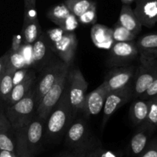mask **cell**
I'll return each instance as SVG.
<instances>
[{"label":"cell","mask_w":157,"mask_h":157,"mask_svg":"<svg viewBox=\"0 0 157 157\" xmlns=\"http://www.w3.org/2000/svg\"><path fill=\"white\" fill-rule=\"evenodd\" d=\"M72 115H74V111L69 102L67 88H65L59 101L46 120V134L48 136L55 139L62 135L68 127Z\"/></svg>","instance_id":"6da1fadb"},{"label":"cell","mask_w":157,"mask_h":157,"mask_svg":"<svg viewBox=\"0 0 157 157\" xmlns=\"http://www.w3.org/2000/svg\"><path fill=\"white\" fill-rule=\"evenodd\" d=\"M35 109V92L32 88L21 99L12 106H7L5 114L14 130L16 131L25 127L30 123Z\"/></svg>","instance_id":"7a4b0ae2"},{"label":"cell","mask_w":157,"mask_h":157,"mask_svg":"<svg viewBox=\"0 0 157 157\" xmlns=\"http://www.w3.org/2000/svg\"><path fill=\"white\" fill-rule=\"evenodd\" d=\"M140 64L135 72L133 98L138 99L153 83L157 76V58L140 54Z\"/></svg>","instance_id":"3957f363"},{"label":"cell","mask_w":157,"mask_h":157,"mask_svg":"<svg viewBox=\"0 0 157 157\" xmlns=\"http://www.w3.org/2000/svg\"><path fill=\"white\" fill-rule=\"evenodd\" d=\"M71 67V65L65 63L55 84L44 95L41 101L40 102L39 105L37 106V115L45 122L55 105L59 101L61 95L65 89L66 85H67V75H68Z\"/></svg>","instance_id":"277c9868"},{"label":"cell","mask_w":157,"mask_h":157,"mask_svg":"<svg viewBox=\"0 0 157 157\" xmlns=\"http://www.w3.org/2000/svg\"><path fill=\"white\" fill-rule=\"evenodd\" d=\"M88 83L82 72L78 68L69 70L67 75V88L70 104L74 111V115L84 107V100L87 95Z\"/></svg>","instance_id":"5b68a950"},{"label":"cell","mask_w":157,"mask_h":157,"mask_svg":"<svg viewBox=\"0 0 157 157\" xmlns=\"http://www.w3.org/2000/svg\"><path fill=\"white\" fill-rule=\"evenodd\" d=\"M110 50L107 65L110 68L127 66L139 55L134 41L116 42Z\"/></svg>","instance_id":"8992f818"},{"label":"cell","mask_w":157,"mask_h":157,"mask_svg":"<svg viewBox=\"0 0 157 157\" xmlns=\"http://www.w3.org/2000/svg\"><path fill=\"white\" fill-rule=\"evenodd\" d=\"M64 65L65 63L61 60H56L43 69L34 89L36 108L44 95L55 84Z\"/></svg>","instance_id":"52a82bcc"},{"label":"cell","mask_w":157,"mask_h":157,"mask_svg":"<svg viewBox=\"0 0 157 157\" xmlns=\"http://www.w3.org/2000/svg\"><path fill=\"white\" fill-rule=\"evenodd\" d=\"M133 98V83H130L126 87L118 90L109 92L106 96L103 108L102 129L110 117L130 99Z\"/></svg>","instance_id":"ba28073f"},{"label":"cell","mask_w":157,"mask_h":157,"mask_svg":"<svg viewBox=\"0 0 157 157\" xmlns=\"http://www.w3.org/2000/svg\"><path fill=\"white\" fill-rule=\"evenodd\" d=\"M86 123L79 119L71 123L66 131V143L73 151L84 150L96 144V142L87 137Z\"/></svg>","instance_id":"9c48e42d"},{"label":"cell","mask_w":157,"mask_h":157,"mask_svg":"<svg viewBox=\"0 0 157 157\" xmlns=\"http://www.w3.org/2000/svg\"><path fill=\"white\" fill-rule=\"evenodd\" d=\"M135 72V67L132 65L112 68L103 83L108 92L118 90L132 83L131 81L134 77Z\"/></svg>","instance_id":"30bf717a"},{"label":"cell","mask_w":157,"mask_h":157,"mask_svg":"<svg viewBox=\"0 0 157 157\" xmlns=\"http://www.w3.org/2000/svg\"><path fill=\"white\" fill-rule=\"evenodd\" d=\"M21 35L23 43L27 45L33 44L41 35L36 6H24V19Z\"/></svg>","instance_id":"8fae6325"},{"label":"cell","mask_w":157,"mask_h":157,"mask_svg":"<svg viewBox=\"0 0 157 157\" xmlns=\"http://www.w3.org/2000/svg\"><path fill=\"white\" fill-rule=\"evenodd\" d=\"M47 17L64 32H74L79 25L77 17L71 13L64 2L51 8L47 12Z\"/></svg>","instance_id":"7c38bea8"},{"label":"cell","mask_w":157,"mask_h":157,"mask_svg":"<svg viewBox=\"0 0 157 157\" xmlns=\"http://www.w3.org/2000/svg\"><path fill=\"white\" fill-rule=\"evenodd\" d=\"M78 42L74 32H64L61 38L54 43V49L59 58L66 64L71 65L76 53Z\"/></svg>","instance_id":"4fadbf2b"},{"label":"cell","mask_w":157,"mask_h":157,"mask_svg":"<svg viewBox=\"0 0 157 157\" xmlns=\"http://www.w3.org/2000/svg\"><path fill=\"white\" fill-rule=\"evenodd\" d=\"M133 9L142 26L152 28L157 23V0H135Z\"/></svg>","instance_id":"5bb4252c"},{"label":"cell","mask_w":157,"mask_h":157,"mask_svg":"<svg viewBox=\"0 0 157 157\" xmlns=\"http://www.w3.org/2000/svg\"><path fill=\"white\" fill-rule=\"evenodd\" d=\"M45 121L37 115L33 116L25 128V137L30 152L35 155L41 148L44 134V125Z\"/></svg>","instance_id":"9a60e30c"},{"label":"cell","mask_w":157,"mask_h":157,"mask_svg":"<svg viewBox=\"0 0 157 157\" xmlns=\"http://www.w3.org/2000/svg\"><path fill=\"white\" fill-rule=\"evenodd\" d=\"M107 93L108 91L103 83L98 88L87 94L82 111L87 116L98 115L104 108Z\"/></svg>","instance_id":"2e32d148"},{"label":"cell","mask_w":157,"mask_h":157,"mask_svg":"<svg viewBox=\"0 0 157 157\" xmlns=\"http://www.w3.org/2000/svg\"><path fill=\"white\" fill-rule=\"evenodd\" d=\"M155 132V129L142 123L140 125L136 132L132 136L130 143V151L131 155H140L150 141V137Z\"/></svg>","instance_id":"e0dca14e"},{"label":"cell","mask_w":157,"mask_h":157,"mask_svg":"<svg viewBox=\"0 0 157 157\" xmlns=\"http://www.w3.org/2000/svg\"><path fill=\"white\" fill-rule=\"evenodd\" d=\"M0 149L15 152V130L2 109H0Z\"/></svg>","instance_id":"ac0fdd59"},{"label":"cell","mask_w":157,"mask_h":157,"mask_svg":"<svg viewBox=\"0 0 157 157\" xmlns=\"http://www.w3.org/2000/svg\"><path fill=\"white\" fill-rule=\"evenodd\" d=\"M90 37L94 46L98 49H110L115 42L112 36V29L101 24L93 25Z\"/></svg>","instance_id":"d6986e66"},{"label":"cell","mask_w":157,"mask_h":157,"mask_svg":"<svg viewBox=\"0 0 157 157\" xmlns=\"http://www.w3.org/2000/svg\"><path fill=\"white\" fill-rule=\"evenodd\" d=\"M35 78H36V75H35V72L34 71H28L25 78L19 83L13 86L12 92L6 101L7 106H12L19 101L20 99H21L23 97L25 96L33 86Z\"/></svg>","instance_id":"ffe728a7"},{"label":"cell","mask_w":157,"mask_h":157,"mask_svg":"<svg viewBox=\"0 0 157 157\" xmlns=\"http://www.w3.org/2000/svg\"><path fill=\"white\" fill-rule=\"evenodd\" d=\"M117 23L136 35H137L142 29V25L136 18L133 9L130 5L123 4Z\"/></svg>","instance_id":"44dd1931"},{"label":"cell","mask_w":157,"mask_h":157,"mask_svg":"<svg viewBox=\"0 0 157 157\" xmlns=\"http://www.w3.org/2000/svg\"><path fill=\"white\" fill-rule=\"evenodd\" d=\"M139 54L151 55L157 58V33H150L141 36L136 42Z\"/></svg>","instance_id":"7402d4cb"},{"label":"cell","mask_w":157,"mask_h":157,"mask_svg":"<svg viewBox=\"0 0 157 157\" xmlns=\"http://www.w3.org/2000/svg\"><path fill=\"white\" fill-rule=\"evenodd\" d=\"M148 113V100L137 99L130 108V118L134 126H140L145 122Z\"/></svg>","instance_id":"603a6c76"},{"label":"cell","mask_w":157,"mask_h":157,"mask_svg":"<svg viewBox=\"0 0 157 157\" xmlns=\"http://www.w3.org/2000/svg\"><path fill=\"white\" fill-rule=\"evenodd\" d=\"M15 69L8 66L6 72L0 78V99L6 102L13 89V76Z\"/></svg>","instance_id":"cb8c5ba5"},{"label":"cell","mask_w":157,"mask_h":157,"mask_svg":"<svg viewBox=\"0 0 157 157\" xmlns=\"http://www.w3.org/2000/svg\"><path fill=\"white\" fill-rule=\"evenodd\" d=\"M32 46V58L35 65H40L44 61L48 52V42L47 38L41 33L39 38L33 43Z\"/></svg>","instance_id":"d4e9b609"},{"label":"cell","mask_w":157,"mask_h":157,"mask_svg":"<svg viewBox=\"0 0 157 157\" xmlns=\"http://www.w3.org/2000/svg\"><path fill=\"white\" fill-rule=\"evenodd\" d=\"M25 127L15 131V154L17 157H35L30 152L25 137Z\"/></svg>","instance_id":"484cf974"},{"label":"cell","mask_w":157,"mask_h":157,"mask_svg":"<svg viewBox=\"0 0 157 157\" xmlns=\"http://www.w3.org/2000/svg\"><path fill=\"white\" fill-rule=\"evenodd\" d=\"M64 3L71 13L77 18L81 16L89 9L97 6V3L93 0H64Z\"/></svg>","instance_id":"4316f807"},{"label":"cell","mask_w":157,"mask_h":157,"mask_svg":"<svg viewBox=\"0 0 157 157\" xmlns=\"http://www.w3.org/2000/svg\"><path fill=\"white\" fill-rule=\"evenodd\" d=\"M112 29V36L114 42H132L134 41L136 35L127 30L117 22L113 26Z\"/></svg>","instance_id":"83f0119b"},{"label":"cell","mask_w":157,"mask_h":157,"mask_svg":"<svg viewBox=\"0 0 157 157\" xmlns=\"http://www.w3.org/2000/svg\"><path fill=\"white\" fill-rule=\"evenodd\" d=\"M144 124L155 130L157 129V95L148 99V113Z\"/></svg>","instance_id":"f1b7e54d"},{"label":"cell","mask_w":157,"mask_h":157,"mask_svg":"<svg viewBox=\"0 0 157 157\" xmlns=\"http://www.w3.org/2000/svg\"><path fill=\"white\" fill-rule=\"evenodd\" d=\"M9 65L15 70L25 68V62L21 50L14 52L9 51Z\"/></svg>","instance_id":"f546056e"},{"label":"cell","mask_w":157,"mask_h":157,"mask_svg":"<svg viewBox=\"0 0 157 157\" xmlns=\"http://www.w3.org/2000/svg\"><path fill=\"white\" fill-rule=\"evenodd\" d=\"M79 22L85 25H94L96 24L98 20V15H97V6L90 8L88 10L83 13L81 16L78 18Z\"/></svg>","instance_id":"4dcf8cb0"},{"label":"cell","mask_w":157,"mask_h":157,"mask_svg":"<svg viewBox=\"0 0 157 157\" xmlns=\"http://www.w3.org/2000/svg\"><path fill=\"white\" fill-rule=\"evenodd\" d=\"M91 157H120L118 154L111 150L106 149L101 144L96 143L90 150Z\"/></svg>","instance_id":"1f68e13d"},{"label":"cell","mask_w":157,"mask_h":157,"mask_svg":"<svg viewBox=\"0 0 157 157\" xmlns=\"http://www.w3.org/2000/svg\"><path fill=\"white\" fill-rule=\"evenodd\" d=\"M139 157H157V138L150 140Z\"/></svg>","instance_id":"d6a6232c"},{"label":"cell","mask_w":157,"mask_h":157,"mask_svg":"<svg viewBox=\"0 0 157 157\" xmlns=\"http://www.w3.org/2000/svg\"><path fill=\"white\" fill-rule=\"evenodd\" d=\"M157 95V76L155 78L154 81L153 82L151 85L149 86L148 89L140 95L138 99L144 100H148L150 99Z\"/></svg>","instance_id":"836d02e7"},{"label":"cell","mask_w":157,"mask_h":157,"mask_svg":"<svg viewBox=\"0 0 157 157\" xmlns=\"http://www.w3.org/2000/svg\"><path fill=\"white\" fill-rule=\"evenodd\" d=\"M47 33L49 39L52 42L55 43L56 42H58L61 38L63 34L64 33V31L63 29H61V28H58V29H52L50 30L47 31Z\"/></svg>","instance_id":"e575fe53"},{"label":"cell","mask_w":157,"mask_h":157,"mask_svg":"<svg viewBox=\"0 0 157 157\" xmlns=\"http://www.w3.org/2000/svg\"><path fill=\"white\" fill-rule=\"evenodd\" d=\"M23 40L21 34L19 35H15L12 38V42L11 49L9 52H18L21 50V46H22Z\"/></svg>","instance_id":"d590c367"},{"label":"cell","mask_w":157,"mask_h":157,"mask_svg":"<svg viewBox=\"0 0 157 157\" xmlns=\"http://www.w3.org/2000/svg\"><path fill=\"white\" fill-rule=\"evenodd\" d=\"M28 69L27 68H23V69H18V70L15 71V74H14L13 76V84L14 86L18 83H19L23 78H25V76L26 75L28 72Z\"/></svg>","instance_id":"8d00e7d4"},{"label":"cell","mask_w":157,"mask_h":157,"mask_svg":"<svg viewBox=\"0 0 157 157\" xmlns=\"http://www.w3.org/2000/svg\"><path fill=\"white\" fill-rule=\"evenodd\" d=\"M8 66H9V52L0 57V78L6 72Z\"/></svg>","instance_id":"74e56055"},{"label":"cell","mask_w":157,"mask_h":157,"mask_svg":"<svg viewBox=\"0 0 157 157\" xmlns=\"http://www.w3.org/2000/svg\"><path fill=\"white\" fill-rule=\"evenodd\" d=\"M0 157H17V155L14 152L0 149Z\"/></svg>","instance_id":"f35d334b"},{"label":"cell","mask_w":157,"mask_h":157,"mask_svg":"<svg viewBox=\"0 0 157 157\" xmlns=\"http://www.w3.org/2000/svg\"><path fill=\"white\" fill-rule=\"evenodd\" d=\"M93 146H91V147L87 148V149L81 151L79 157H91V155H90V150H91V149Z\"/></svg>","instance_id":"ab89813d"},{"label":"cell","mask_w":157,"mask_h":157,"mask_svg":"<svg viewBox=\"0 0 157 157\" xmlns=\"http://www.w3.org/2000/svg\"><path fill=\"white\" fill-rule=\"evenodd\" d=\"M82 150H78V151H73L72 152H67V153L61 155V157H79L80 152Z\"/></svg>","instance_id":"60d3db41"},{"label":"cell","mask_w":157,"mask_h":157,"mask_svg":"<svg viewBox=\"0 0 157 157\" xmlns=\"http://www.w3.org/2000/svg\"><path fill=\"white\" fill-rule=\"evenodd\" d=\"M24 6H36V0H24Z\"/></svg>","instance_id":"b9f144b4"},{"label":"cell","mask_w":157,"mask_h":157,"mask_svg":"<svg viewBox=\"0 0 157 157\" xmlns=\"http://www.w3.org/2000/svg\"><path fill=\"white\" fill-rule=\"evenodd\" d=\"M123 4L124 5H131L133 2H135V0H121Z\"/></svg>","instance_id":"7bdbcfd3"}]
</instances>
